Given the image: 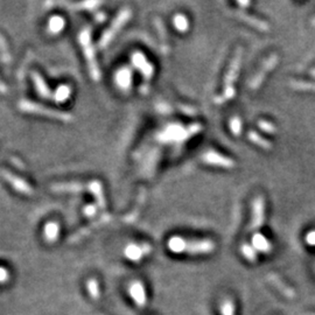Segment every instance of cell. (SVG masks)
<instances>
[{
	"label": "cell",
	"mask_w": 315,
	"mask_h": 315,
	"mask_svg": "<svg viewBox=\"0 0 315 315\" xmlns=\"http://www.w3.org/2000/svg\"><path fill=\"white\" fill-rule=\"evenodd\" d=\"M242 56H243V49L240 47L237 48L234 52L232 60H231L229 69L224 77V84H223V92L220 96L215 97V102L217 104H222L224 102L232 100L236 94V89H234V82H236L238 72H240V63H242Z\"/></svg>",
	"instance_id": "6da1fadb"
},
{
	"label": "cell",
	"mask_w": 315,
	"mask_h": 315,
	"mask_svg": "<svg viewBox=\"0 0 315 315\" xmlns=\"http://www.w3.org/2000/svg\"><path fill=\"white\" fill-rule=\"evenodd\" d=\"M78 42L82 47V50L84 52V56L86 58L88 68H89L90 76L94 80H100V72L98 62L96 58V52H94L92 41H91V32L89 28H84L80 30L78 34Z\"/></svg>",
	"instance_id": "7a4b0ae2"
},
{
	"label": "cell",
	"mask_w": 315,
	"mask_h": 315,
	"mask_svg": "<svg viewBox=\"0 0 315 315\" xmlns=\"http://www.w3.org/2000/svg\"><path fill=\"white\" fill-rule=\"evenodd\" d=\"M168 246L174 252L188 251L192 254H206L212 250L214 244L212 240H184L182 237H172L168 242Z\"/></svg>",
	"instance_id": "3957f363"
},
{
	"label": "cell",
	"mask_w": 315,
	"mask_h": 315,
	"mask_svg": "<svg viewBox=\"0 0 315 315\" xmlns=\"http://www.w3.org/2000/svg\"><path fill=\"white\" fill-rule=\"evenodd\" d=\"M18 108H19L20 111L24 112V114H33L44 116V117L58 119V120H61L63 122H69L72 120V116L66 114V112L58 111V110H54V108H46V106H44V105L34 103V102H30V100L19 102V104H18Z\"/></svg>",
	"instance_id": "277c9868"
},
{
	"label": "cell",
	"mask_w": 315,
	"mask_h": 315,
	"mask_svg": "<svg viewBox=\"0 0 315 315\" xmlns=\"http://www.w3.org/2000/svg\"><path fill=\"white\" fill-rule=\"evenodd\" d=\"M132 16V10L130 8H122L120 12L117 14V16L114 18L112 24L108 26L106 30L102 34V36L100 38V48H105L106 46L110 44V42L114 40L116 35L118 34V32L124 27V24L130 20V18Z\"/></svg>",
	"instance_id": "5b68a950"
},
{
	"label": "cell",
	"mask_w": 315,
	"mask_h": 315,
	"mask_svg": "<svg viewBox=\"0 0 315 315\" xmlns=\"http://www.w3.org/2000/svg\"><path fill=\"white\" fill-rule=\"evenodd\" d=\"M202 126L200 124L190 125L188 128H181L178 125H172L170 128H167L164 131L161 133L160 138L164 142H178V140H186L189 136H194L195 133L201 131Z\"/></svg>",
	"instance_id": "8992f818"
},
{
	"label": "cell",
	"mask_w": 315,
	"mask_h": 315,
	"mask_svg": "<svg viewBox=\"0 0 315 315\" xmlns=\"http://www.w3.org/2000/svg\"><path fill=\"white\" fill-rule=\"evenodd\" d=\"M278 62H279V56L278 55L276 54L270 55L268 58L265 60L264 63L262 64L260 69H259L257 74H256V75L254 76V78L250 80V83H248V88H250L251 90H257L258 88L262 86V83L264 82L266 74L274 69L276 66L278 64Z\"/></svg>",
	"instance_id": "52a82bcc"
},
{
	"label": "cell",
	"mask_w": 315,
	"mask_h": 315,
	"mask_svg": "<svg viewBox=\"0 0 315 315\" xmlns=\"http://www.w3.org/2000/svg\"><path fill=\"white\" fill-rule=\"evenodd\" d=\"M202 160L206 164H212V166L226 168V170H230V168L236 166V162L232 159H230V158L223 156V154L218 152H215V150H208V152L203 154Z\"/></svg>",
	"instance_id": "ba28073f"
},
{
	"label": "cell",
	"mask_w": 315,
	"mask_h": 315,
	"mask_svg": "<svg viewBox=\"0 0 315 315\" xmlns=\"http://www.w3.org/2000/svg\"><path fill=\"white\" fill-rule=\"evenodd\" d=\"M133 66H136V69L139 70L140 72L142 74L144 78L146 80H150L152 78L153 74H154V66H152V63L148 62V60L146 58V56L140 52H134L131 56Z\"/></svg>",
	"instance_id": "9c48e42d"
},
{
	"label": "cell",
	"mask_w": 315,
	"mask_h": 315,
	"mask_svg": "<svg viewBox=\"0 0 315 315\" xmlns=\"http://www.w3.org/2000/svg\"><path fill=\"white\" fill-rule=\"evenodd\" d=\"M2 178H5V180L8 182V184L12 186L16 192H21V194H24V195H32L34 192L33 188L30 187V184H28L26 181L22 180V178L19 176H16V175H14L13 173H10V172L2 170Z\"/></svg>",
	"instance_id": "30bf717a"
},
{
	"label": "cell",
	"mask_w": 315,
	"mask_h": 315,
	"mask_svg": "<svg viewBox=\"0 0 315 315\" xmlns=\"http://www.w3.org/2000/svg\"><path fill=\"white\" fill-rule=\"evenodd\" d=\"M265 217V202L262 196H258L254 200L252 203V220H251V229H258L264 223Z\"/></svg>",
	"instance_id": "8fae6325"
},
{
	"label": "cell",
	"mask_w": 315,
	"mask_h": 315,
	"mask_svg": "<svg viewBox=\"0 0 315 315\" xmlns=\"http://www.w3.org/2000/svg\"><path fill=\"white\" fill-rule=\"evenodd\" d=\"M50 189L55 192H78L89 189V184L82 182H58L52 184Z\"/></svg>",
	"instance_id": "7c38bea8"
},
{
	"label": "cell",
	"mask_w": 315,
	"mask_h": 315,
	"mask_svg": "<svg viewBox=\"0 0 315 315\" xmlns=\"http://www.w3.org/2000/svg\"><path fill=\"white\" fill-rule=\"evenodd\" d=\"M232 16L238 18V19L242 20V21H244V22H246L248 24H250V26L254 27L256 30H258L260 32H268L270 30V26H268V22H265V21H262L260 19H257V18L252 16H250V14L242 12V10H234V12L232 13Z\"/></svg>",
	"instance_id": "4fadbf2b"
},
{
	"label": "cell",
	"mask_w": 315,
	"mask_h": 315,
	"mask_svg": "<svg viewBox=\"0 0 315 315\" xmlns=\"http://www.w3.org/2000/svg\"><path fill=\"white\" fill-rule=\"evenodd\" d=\"M114 80L119 89L124 91L130 90L132 86V70L128 66H122L116 72Z\"/></svg>",
	"instance_id": "5bb4252c"
},
{
	"label": "cell",
	"mask_w": 315,
	"mask_h": 315,
	"mask_svg": "<svg viewBox=\"0 0 315 315\" xmlns=\"http://www.w3.org/2000/svg\"><path fill=\"white\" fill-rule=\"evenodd\" d=\"M32 80H33L34 86L36 89L38 94H40L42 98H52L54 96V94L52 92V90L49 89V86L46 84L44 80L42 78V76L36 72H32Z\"/></svg>",
	"instance_id": "9a60e30c"
},
{
	"label": "cell",
	"mask_w": 315,
	"mask_h": 315,
	"mask_svg": "<svg viewBox=\"0 0 315 315\" xmlns=\"http://www.w3.org/2000/svg\"><path fill=\"white\" fill-rule=\"evenodd\" d=\"M88 184H89V189H88V190H89L91 194L94 196V198H96V202H97V206H100V209L106 208V201H105L103 184H102L100 182L97 181V180L90 181Z\"/></svg>",
	"instance_id": "2e32d148"
},
{
	"label": "cell",
	"mask_w": 315,
	"mask_h": 315,
	"mask_svg": "<svg viewBox=\"0 0 315 315\" xmlns=\"http://www.w3.org/2000/svg\"><path fill=\"white\" fill-rule=\"evenodd\" d=\"M66 26V20L63 19L62 16H52L48 21V27L47 30L49 34L56 35L58 33H61L63 30V28Z\"/></svg>",
	"instance_id": "e0dca14e"
},
{
	"label": "cell",
	"mask_w": 315,
	"mask_h": 315,
	"mask_svg": "<svg viewBox=\"0 0 315 315\" xmlns=\"http://www.w3.org/2000/svg\"><path fill=\"white\" fill-rule=\"evenodd\" d=\"M60 232V226L56 222H48L44 228V236L48 242H54L58 240Z\"/></svg>",
	"instance_id": "ac0fdd59"
},
{
	"label": "cell",
	"mask_w": 315,
	"mask_h": 315,
	"mask_svg": "<svg viewBox=\"0 0 315 315\" xmlns=\"http://www.w3.org/2000/svg\"><path fill=\"white\" fill-rule=\"evenodd\" d=\"M248 140H250L251 142H254V145L262 147V148H264L266 150H272V147H273L272 144L268 140H266L265 138H262V136H259L256 131H250V132H248Z\"/></svg>",
	"instance_id": "d6986e66"
},
{
	"label": "cell",
	"mask_w": 315,
	"mask_h": 315,
	"mask_svg": "<svg viewBox=\"0 0 315 315\" xmlns=\"http://www.w3.org/2000/svg\"><path fill=\"white\" fill-rule=\"evenodd\" d=\"M70 94H72V88L66 86V84H61V86L56 89L52 98H54L56 103H63V102L68 100Z\"/></svg>",
	"instance_id": "ffe728a7"
},
{
	"label": "cell",
	"mask_w": 315,
	"mask_h": 315,
	"mask_svg": "<svg viewBox=\"0 0 315 315\" xmlns=\"http://www.w3.org/2000/svg\"><path fill=\"white\" fill-rule=\"evenodd\" d=\"M173 24L175 27V30L180 32V33H186L189 30V21L188 18L184 16V14H175L173 16Z\"/></svg>",
	"instance_id": "44dd1931"
},
{
	"label": "cell",
	"mask_w": 315,
	"mask_h": 315,
	"mask_svg": "<svg viewBox=\"0 0 315 315\" xmlns=\"http://www.w3.org/2000/svg\"><path fill=\"white\" fill-rule=\"evenodd\" d=\"M290 86L294 90L314 91L315 92V83H312V82H304V80H290Z\"/></svg>",
	"instance_id": "7402d4cb"
},
{
	"label": "cell",
	"mask_w": 315,
	"mask_h": 315,
	"mask_svg": "<svg viewBox=\"0 0 315 315\" xmlns=\"http://www.w3.org/2000/svg\"><path fill=\"white\" fill-rule=\"evenodd\" d=\"M142 248H145V245H144V246H139V245H128V246L126 248L125 254L130 259H134L136 260V259H139L142 257Z\"/></svg>",
	"instance_id": "603a6c76"
},
{
	"label": "cell",
	"mask_w": 315,
	"mask_h": 315,
	"mask_svg": "<svg viewBox=\"0 0 315 315\" xmlns=\"http://www.w3.org/2000/svg\"><path fill=\"white\" fill-rule=\"evenodd\" d=\"M229 128H230L231 133H232L234 136H240L242 128H243V126H242L240 118V117H234V118H231L230 122H229Z\"/></svg>",
	"instance_id": "cb8c5ba5"
},
{
	"label": "cell",
	"mask_w": 315,
	"mask_h": 315,
	"mask_svg": "<svg viewBox=\"0 0 315 315\" xmlns=\"http://www.w3.org/2000/svg\"><path fill=\"white\" fill-rule=\"evenodd\" d=\"M258 128L262 130V131H264L266 133H270V134H274V133L276 132V128L274 124H272L271 122L268 120H264V119H260V120H258Z\"/></svg>",
	"instance_id": "d4e9b609"
},
{
	"label": "cell",
	"mask_w": 315,
	"mask_h": 315,
	"mask_svg": "<svg viewBox=\"0 0 315 315\" xmlns=\"http://www.w3.org/2000/svg\"><path fill=\"white\" fill-rule=\"evenodd\" d=\"M156 26L158 33H159V35H160V38H161V41H162L164 48H168V47H167V42H166V38H167V35H166V30H164V24H162V22H161V20L159 19V18H156Z\"/></svg>",
	"instance_id": "484cf974"
},
{
	"label": "cell",
	"mask_w": 315,
	"mask_h": 315,
	"mask_svg": "<svg viewBox=\"0 0 315 315\" xmlns=\"http://www.w3.org/2000/svg\"><path fill=\"white\" fill-rule=\"evenodd\" d=\"M254 244L256 248H258L259 250H266L268 248V242L266 240V238L262 234H254Z\"/></svg>",
	"instance_id": "4316f807"
},
{
	"label": "cell",
	"mask_w": 315,
	"mask_h": 315,
	"mask_svg": "<svg viewBox=\"0 0 315 315\" xmlns=\"http://www.w3.org/2000/svg\"><path fill=\"white\" fill-rule=\"evenodd\" d=\"M83 212L86 214V216H89V217L94 216V215H96V212H97V206H94V204H88L86 208L83 209Z\"/></svg>",
	"instance_id": "83f0119b"
},
{
	"label": "cell",
	"mask_w": 315,
	"mask_h": 315,
	"mask_svg": "<svg viewBox=\"0 0 315 315\" xmlns=\"http://www.w3.org/2000/svg\"><path fill=\"white\" fill-rule=\"evenodd\" d=\"M2 60L5 62L8 61V54H6V44H5V38L2 36Z\"/></svg>",
	"instance_id": "f1b7e54d"
},
{
	"label": "cell",
	"mask_w": 315,
	"mask_h": 315,
	"mask_svg": "<svg viewBox=\"0 0 315 315\" xmlns=\"http://www.w3.org/2000/svg\"><path fill=\"white\" fill-rule=\"evenodd\" d=\"M243 251H244V254L248 256V257L254 258V250H252V248H251L250 246H248V245H245V246L243 248Z\"/></svg>",
	"instance_id": "f546056e"
},
{
	"label": "cell",
	"mask_w": 315,
	"mask_h": 315,
	"mask_svg": "<svg viewBox=\"0 0 315 315\" xmlns=\"http://www.w3.org/2000/svg\"><path fill=\"white\" fill-rule=\"evenodd\" d=\"M307 240L310 242V244H315V231H313V232H310V234H308Z\"/></svg>",
	"instance_id": "4dcf8cb0"
},
{
	"label": "cell",
	"mask_w": 315,
	"mask_h": 315,
	"mask_svg": "<svg viewBox=\"0 0 315 315\" xmlns=\"http://www.w3.org/2000/svg\"><path fill=\"white\" fill-rule=\"evenodd\" d=\"M237 4H238V5H240V6H242V7H248V6H250V2H238Z\"/></svg>",
	"instance_id": "1f68e13d"
},
{
	"label": "cell",
	"mask_w": 315,
	"mask_h": 315,
	"mask_svg": "<svg viewBox=\"0 0 315 315\" xmlns=\"http://www.w3.org/2000/svg\"><path fill=\"white\" fill-rule=\"evenodd\" d=\"M310 75H312V76H313V77H315V68L310 70Z\"/></svg>",
	"instance_id": "d6a6232c"
},
{
	"label": "cell",
	"mask_w": 315,
	"mask_h": 315,
	"mask_svg": "<svg viewBox=\"0 0 315 315\" xmlns=\"http://www.w3.org/2000/svg\"><path fill=\"white\" fill-rule=\"evenodd\" d=\"M312 24H313V26L315 27V16L313 18V20H312Z\"/></svg>",
	"instance_id": "836d02e7"
}]
</instances>
